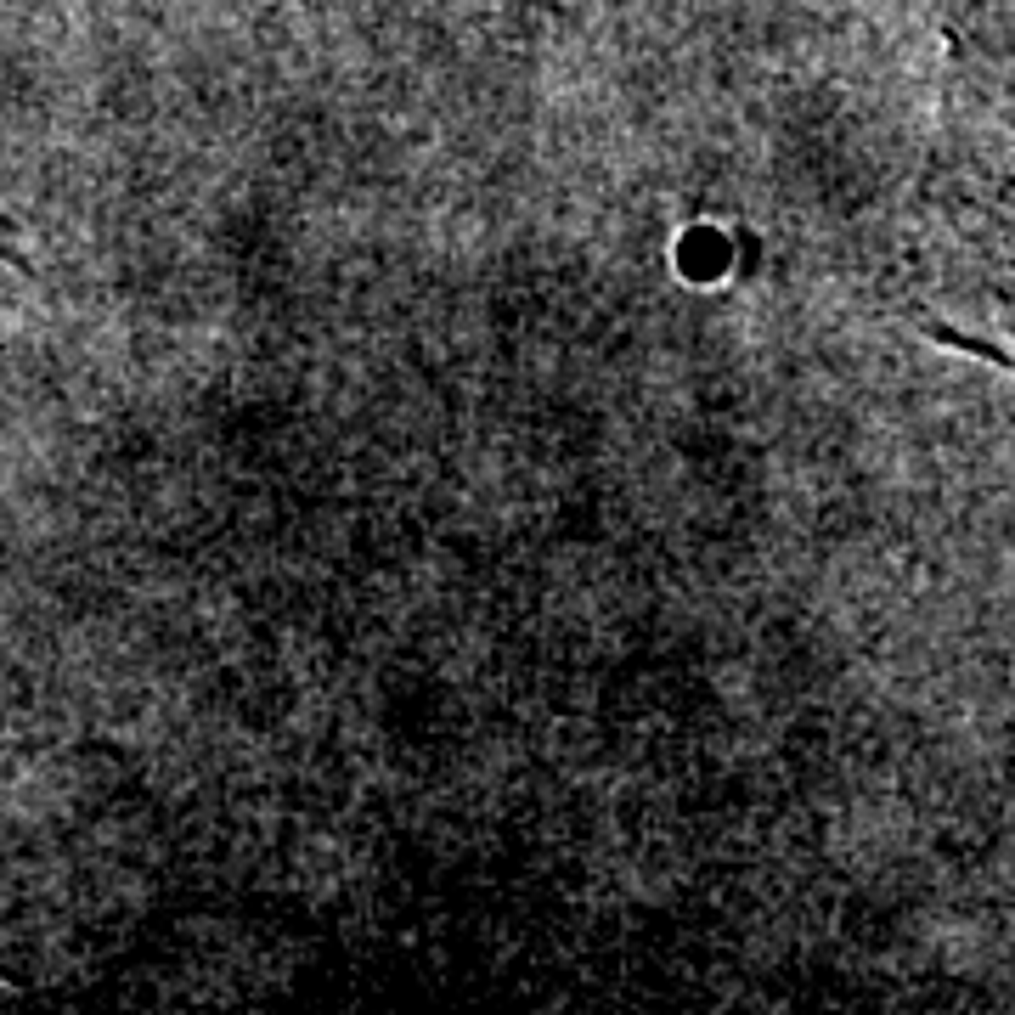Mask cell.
I'll list each match as a JSON object with an SVG mask.
<instances>
[{
    "instance_id": "cell-1",
    "label": "cell",
    "mask_w": 1015,
    "mask_h": 1015,
    "mask_svg": "<svg viewBox=\"0 0 1015 1015\" xmlns=\"http://www.w3.org/2000/svg\"><path fill=\"white\" fill-rule=\"evenodd\" d=\"M925 333H931L937 344H948V350H965V356L987 361V367H1004V373H1015V356L1004 350V344H993V339H976V333H953V328H942V322H925Z\"/></svg>"
}]
</instances>
